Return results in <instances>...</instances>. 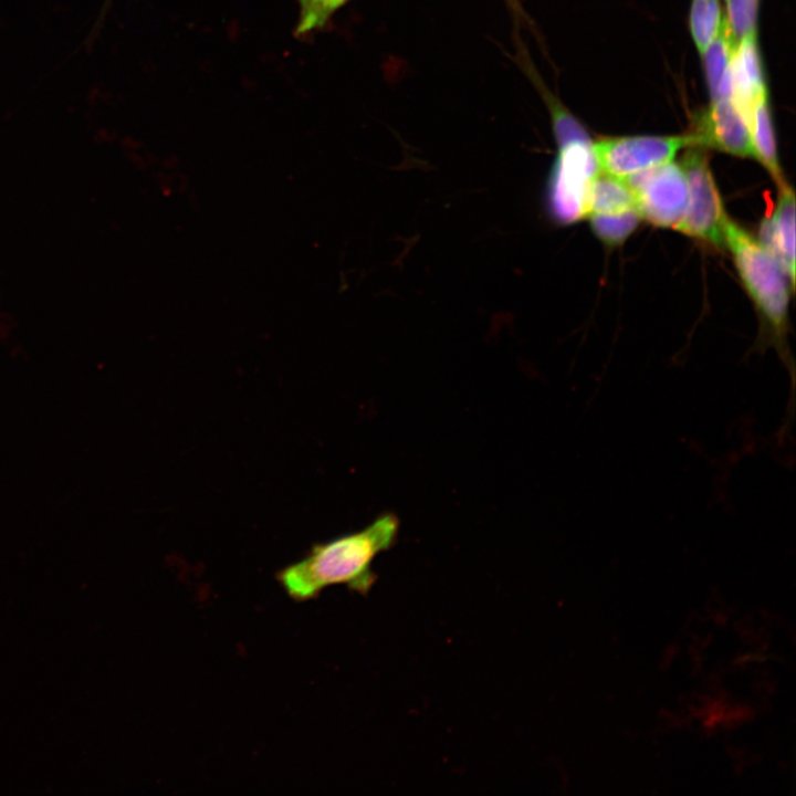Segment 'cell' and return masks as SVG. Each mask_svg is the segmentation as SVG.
Listing matches in <instances>:
<instances>
[{
    "mask_svg": "<svg viewBox=\"0 0 796 796\" xmlns=\"http://www.w3.org/2000/svg\"><path fill=\"white\" fill-rule=\"evenodd\" d=\"M723 21L720 0H691L689 25L701 55L718 35Z\"/></svg>",
    "mask_w": 796,
    "mask_h": 796,
    "instance_id": "cell-13",
    "label": "cell"
},
{
    "mask_svg": "<svg viewBox=\"0 0 796 796\" xmlns=\"http://www.w3.org/2000/svg\"><path fill=\"white\" fill-rule=\"evenodd\" d=\"M726 23L737 43L744 36L756 32L758 0H725Z\"/></svg>",
    "mask_w": 796,
    "mask_h": 796,
    "instance_id": "cell-16",
    "label": "cell"
},
{
    "mask_svg": "<svg viewBox=\"0 0 796 796\" xmlns=\"http://www.w3.org/2000/svg\"><path fill=\"white\" fill-rule=\"evenodd\" d=\"M586 216L618 213L636 209L635 195L627 180L598 172L586 192Z\"/></svg>",
    "mask_w": 796,
    "mask_h": 796,
    "instance_id": "cell-12",
    "label": "cell"
},
{
    "mask_svg": "<svg viewBox=\"0 0 796 796\" xmlns=\"http://www.w3.org/2000/svg\"><path fill=\"white\" fill-rule=\"evenodd\" d=\"M767 93L756 32L741 39L732 57V98L747 121L754 103Z\"/></svg>",
    "mask_w": 796,
    "mask_h": 796,
    "instance_id": "cell-9",
    "label": "cell"
},
{
    "mask_svg": "<svg viewBox=\"0 0 796 796\" xmlns=\"http://www.w3.org/2000/svg\"><path fill=\"white\" fill-rule=\"evenodd\" d=\"M693 145L712 147L739 157H753L748 121L732 97L713 101L690 134Z\"/></svg>",
    "mask_w": 796,
    "mask_h": 796,
    "instance_id": "cell-7",
    "label": "cell"
},
{
    "mask_svg": "<svg viewBox=\"0 0 796 796\" xmlns=\"http://www.w3.org/2000/svg\"><path fill=\"white\" fill-rule=\"evenodd\" d=\"M399 524L397 515L387 512L359 531L316 543L301 559L277 572L276 579L298 603L336 585L366 595L377 579L374 561L396 544Z\"/></svg>",
    "mask_w": 796,
    "mask_h": 796,
    "instance_id": "cell-1",
    "label": "cell"
},
{
    "mask_svg": "<svg viewBox=\"0 0 796 796\" xmlns=\"http://www.w3.org/2000/svg\"><path fill=\"white\" fill-rule=\"evenodd\" d=\"M640 219L637 209L589 216L594 233L608 245L622 243L633 232Z\"/></svg>",
    "mask_w": 796,
    "mask_h": 796,
    "instance_id": "cell-14",
    "label": "cell"
},
{
    "mask_svg": "<svg viewBox=\"0 0 796 796\" xmlns=\"http://www.w3.org/2000/svg\"><path fill=\"white\" fill-rule=\"evenodd\" d=\"M505 2L514 14H522V9L520 7L519 0H505Z\"/></svg>",
    "mask_w": 796,
    "mask_h": 796,
    "instance_id": "cell-17",
    "label": "cell"
},
{
    "mask_svg": "<svg viewBox=\"0 0 796 796\" xmlns=\"http://www.w3.org/2000/svg\"><path fill=\"white\" fill-rule=\"evenodd\" d=\"M758 241L795 286V195L787 184L779 187L773 214L762 221Z\"/></svg>",
    "mask_w": 796,
    "mask_h": 796,
    "instance_id": "cell-8",
    "label": "cell"
},
{
    "mask_svg": "<svg viewBox=\"0 0 796 796\" xmlns=\"http://www.w3.org/2000/svg\"><path fill=\"white\" fill-rule=\"evenodd\" d=\"M626 180L633 191L636 209L641 218L657 227H678L689 201V186L682 166L670 160Z\"/></svg>",
    "mask_w": 796,
    "mask_h": 796,
    "instance_id": "cell-5",
    "label": "cell"
},
{
    "mask_svg": "<svg viewBox=\"0 0 796 796\" xmlns=\"http://www.w3.org/2000/svg\"><path fill=\"white\" fill-rule=\"evenodd\" d=\"M298 20L295 28L296 35L320 30L326 25L331 18L350 0H297Z\"/></svg>",
    "mask_w": 796,
    "mask_h": 796,
    "instance_id": "cell-15",
    "label": "cell"
},
{
    "mask_svg": "<svg viewBox=\"0 0 796 796\" xmlns=\"http://www.w3.org/2000/svg\"><path fill=\"white\" fill-rule=\"evenodd\" d=\"M599 171L591 140L557 145L545 188V206L552 221L568 226L586 216L587 188Z\"/></svg>",
    "mask_w": 796,
    "mask_h": 796,
    "instance_id": "cell-3",
    "label": "cell"
},
{
    "mask_svg": "<svg viewBox=\"0 0 796 796\" xmlns=\"http://www.w3.org/2000/svg\"><path fill=\"white\" fill-rule=\"evenodd\" d=\"M735 45L724 19L718 35L702 54L712 102L732 97V57Z\"/></svg>",
    "mask_w": 796,
    "mask_h": 796,
    "instance_id": "cell-10",
    "label": "cell"
},
{
    "mask_svg": "<svg viewBox=\"0 0 796 796\" xmlns=\"http://www.w3.org/2000/svg\"><path fill=\"white\" fill-rule=\"evenodd\" d=\"M751 142L754 158L767 169L778 187L786 184L779 166L775 132L768 105V92L753 105L748 116Z\"/></svg>",
    "mask_w": 796,
    "mask_h": 796,
    "instance_id": "cell-11",
    "label": "cell"
},
{
    "mask_svg": "<svg viewBox=\"0 0 796 796\" xmlns=\"http://www.w3.org/2000/svg\"><path fill=\"white\" fill-rule=\"evenodd\" d=\"M724 245L731 251L746 291L769 326L771 342L787 365L794 388V366L785 345L788 300L794 286L763 244L729 218L724 224Z\"/></svg>",
    "mask_w": 796,
    "mask_h": 796,
    "instance_id": "cell-2",
    "label": "cell"
},
{
    "mask_svg": "<svg viewBox=\"0 0 796 796\" xmlns=\"http://www.w3.org/2000/svg\"><path fill=\"white\" fill-rule=\"evenodd\" d=\"M689 186V201L683 219L675 230L716 247L724 245L727 219L705 153L691 145L682 158Z\"/></svg>",
    "mask_w": 796,
    "mask_h": 796,
    "instance_id": "cell-4",
    "label": "cell"
},
{
    "mask_svg": "<svg viewBox=\"0 0 796 796\" xmlns=\"http://www.w3.org/2000/svg\"><path fill=\"white\" fill-rule=\"evenodd\" d=\"M691 145V135L622 136L599 139L593 148L603 172L626 180L670 161L680 149Z\"/></svg>",
    "mask_w": 796,
    "mask_h": 796,
    "instance_id": "cell-6",
    "label": "cell"
}]
</instances>
